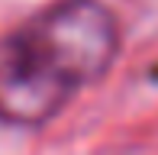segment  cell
I'll return each instance as SVG.
<instances>
[{
	"instance_id": "obj_1",
	"label": "cell",
	"mask_w": 158,
	"mask_h": 155,
	"mask_svg": "<svg viewBox=\"0 0 158 155\" xmlns=\"http://www.w3.org/2000/svg\"><path fill=\"white\" fill-rule=\"evenodd\" d=\"M23 36L77 90L106 74L119 52V26L100 0H58L19 26Z\"/></svg>"
},
{
	"instance_id": "obj_2",
	"label": "cell",
	"mask_w": 158,
	"mask_h": 155,
	"mask_svg": "<svg viewBox=\"0 0 158 155\" xmlns=\"http://www.w3.org/2000/svg\"><path fill=\"white\" fill-rule=\"evenodd\" d=\"M77 90L48 68L23 42L19 32H10L0 42V119L13 126H42Z\"/></svg>"
}]
</instances>
